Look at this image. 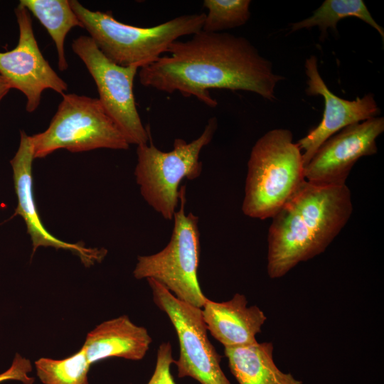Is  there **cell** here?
Instances as JSON below:
<instances>
[{"mask_svg":"<svg viewBox=\"0 0 384 384\" xmlns=\"http://www.w3.org/2000/svg\"><path fill=\"white\" fill-rule=\"evenodd\" d=\"M167 53L139 70L140 83L195 97L209 107L218 105L212 89L248 91L274 101L277 84L285 79L247 38L225 32L201 30L187 41L173 42Z\"/></svg>","mask_w":384,"mask_h":384,"instance_id":"cell-1","label":"cell"},{"mask_svg":"<svg viewBox=\"0 0 384 384\" xmlns=\"http://www.w3.org/2000/svg\"><path fill=\"white\" fill-rule=\"evenodd\" d=\"M245 295L235 294L226 302H216L207 298L201 308L207 329L225 348L256 343V336L267 320L257 306H247Z\"/></svg>","mask_w":384,"mask_h":384,"instance_id":"cell-14","label":"cell"},{"mask_svg":"<svg viewBox=\"0 0 384 384\" xmlns=\"http://www.w3.org/2000/svg\"><path fill=\"white\" fill-rule=\"evenodd\" d=\"M70 6L100 50L122 66L139 68L167 53L180 37L202 30L205 13L184 14L151 27H138L119 22L111 12L94 11L77 0Z\"/></svg>","mask_w":384,"mask_h":384,"instance_id":"cell-3","label":"cell"},{"mask_svg":"<svg viewBox=\"0 0 384 384\" xmlns=\"http://www.w3.org/2000/svg\"><path fill=\"white\" fill-rule=\"evenodd\" d=\"M11 90L9 85L0 75V102Z\"/></svg>","mask_w":384,"mask_h":384,"instance_id":"cell-23","label":"cell"},{"mask_svg":"<svg viewBox=\"0 0 384 384\" xmlns=\"http://www.w3.org/2000/svg\"><path fill=\"white\" fill-rule=\"evenodd\" d=\"M34 159L31 137L24 131L20 132L18 148L10 161L13 171L14 188L18 205L14 216L23 218L32 242V255L39 247H53L71 251L80 257L86 267L100 262L107 255L105 248H87L83 243H69L51 235L41 223L36 206L32 178V164Z\"/></svg>","mask_w":384,"mask_h":384,"instance_id":"cell-13","label":"cell"},{"mask_svg":"<svg viewBox=\"0 0 384 384\" xmlns=\"http://www.w3.org/2000/svg\"><path fill=\"white\" fill-rule=\"evenodd\" d=\"M26 7L46 28L58 53V65L65 71L68 64L65 53V41L74 27L82 28L68 0H21Z\"/></svg>","mask_w":384,"mask_h":384,"instance_id":"cell-17","label":"cell"},{"mask_svg":"<svg viewBox=\"0 0 384 384\" xmlns=\"http://www.w3.org/2000/svg\"><path fill=\"white\" fill-rule=\"evenodd\" d=\"M146 280L154 302L166 314L177 334L178 377H191L201 384H231L220 367L221 356L208 338L201 309L178 299L156 280Z\"/></svg>","mask_w":384,"mask_h":384,"instance_id":"cell-8","label":"cell"},{"mask_svg":"<svg viewBox=\"0 0 384 384\" xmlns=\"http://www.w3.org/2000/svg\"><path fill=\"white\" fill-rule=\"evenodd\" d=\"M302 151L287 129H274L252 148L247 162L243 213L272 218L306 181Z\"/></svg>","mask_w":384,"mask_h":384,"instance_id":"cell-4","label":"cell"},{"mask_svg":"<svg viewBox=\"0 0 384 384\" xmlns=\"http://www.w3.org/2000/svg\"><path fill=\"white\" fill-rule=\"evenodd\" d=\"M152 342L148 331L123 315L90 331L81 347L90 365L110 358L142 360Z\"/></svg>","mask_w":384,"mask_h":384,"instance_id":"cell-15","label":"cell"},{"mask_svg":"<svg viewBox=\"0 0 384 384\" xmlns=\"http://www.w3.org/2000/svg\"><path fill=\"white\" fill-rule=\"evenodd\" d=\"M304 67L307 77L306 94L321 96L324 110L320 123L297 143L302 154L304 166L329 137L348 126L378 117L380 113L371 93L353 100H344L334 94L319 74L315 55L306 60Z\"/></svg>","mask_w":384,"mask_h":384,"instance_id":"cell-12","label":"cell"},{"mask_svg":"<svg viewBox=\"0 0 384 384\" xmlns=\"http://www.w3.org/2000/svg\"><path fill=\"white\" fill-rule=\"evenodd\" d=\"M272 342L225 348L230 372L239 384H303L276 366Z\"/></svg>","mask_w":384,"mask_h":384,"instance_id":"cell-16","label":"cell"},{"mask_svg":"<svg viewBox=\"0 0 384 384\" xmlns=\"http://www.w3.org/2000/svg\"><path fill=\"white\" fill-rule=\"evenodd\" d=\"M71 46L93 78L102 105L128 143L137 146L146 144L151 132L142 124L133 92L139 67L122 66L111 61L89 36L74 39Z\"/></svg>","mask_w":384,"mask_h":384,"instance_id":"cell-9","label":"cell"},{"mask_svg":"<svg viewBox=\"0 0 384 384\" xmlns=\"http://www.w3.org/2000/svg\"><path fill=\"white\" fill-rule=\"evenodd\" d=\"M186 190L185 185L179 188L180 207L173 218L170 241L157 253L138 256L133 274L137 279H154L178 299L201 309L207 298L198 279V217L191 212L186 213Z\"/></svg>","mask_w":384,"mask_h":384,"instance_id":"cell-7","label":"cell"},{"mask_svg":"<svg viewBox=\"0 0 384 384\" xmlns=\"http://www.w3.org/2000/svg\"><path fill=\"white\" fill-rule=\"evenodd\" d=\"M62 97L48 127L30 136L34 159L60 149L70 152L129 149L130 144L99 99L74 93Z\"/></svg>","mask_w":384,"mask_h":384,"instance_id":"cell-6","label":"cell"},{"mask_svg":"<svg viewBox=\"0 0 384 384\" xmlns=\"http://www.w3.org/2000/svg\"><path fill=\"white\" fill-rule=\"evenodd\" d=\"M31 370L30 360L16 353L11 366L0 373V383L8 380H16L23 384H33L35 379L28 375Z\"/></svg>","mask_w":384,"mask_h":384,"instance_id":"cell-22","label":"cell"},{"mask_svg":"<svg viewBox=\"0 0 384 384\" xmlns=\"http://www.w3.org/2000/svg\"><path fill=\"white\" fill-rule=\"evenodd\" d=\"M217 128V118L212 117L197 139L186 142L176 138L173 149L169 151L156 148L151 136L149 144L137 146L136 182L144 201L165 220H173L176 211L181 182L200 176L202 172L200 154L212 141Z\"/></svg>","mask_w":384,"mask_h":384,"instance_id":"cell-5","label":"cell"},{"mask_svg":"<svg viewBox=\"0 0 384 384\" xmlns=\"http://www.w3.org/2000/svg\"><path fill=\"white\" fill-rule=\"evenodd\" d=\"M250 0H204L208 10L202 31L220 33L245 24L250 18Z\"/></svg>","mask_w":384,"mask_h":384,"instance_id":"cell-20","label":"cell"},{"mask_svg":"<svg viewBox=\"0 0 384 384\" xmlns=\"http://www.w3.org/2000/svg\"><path fill=\"white\" fill-rule=\"evenodd\" d=\"M353 212L346 184L321 186L305 181L272 218L267 242V274L280 278L321 254Z\"/></svg>","mask_w":384,"mask_h":384,"instance_id":"cell-2","label":"cell"},{"mask_svg":"<svg viewBox=\"0 0 384 384\" xmlns=\"http://www.w3.org/2000/svg\"><path fill=\"white\" fill-rule=\"evenodd\" d=\"M90 366L82 348L63 359L41 358L35 361L43 384H89Z\"/></svg>","mask_w":384,"mask_h":384,"instance_id":"cell-19","label":"cell"},{"mask_svg":"<svg viewBox=\"0 0 384 384\" xmlns=\"http://www.w3.org/2000/svg\"><path fill=\"white\" fill-rule=\"evenodd\" d=\"M356 17L375 28L384 41V30L371 16L362 0H325L309 17L292 24L291 31L317 26L321 36H326L328 28L337 31L338 22L347 17Z\"/></svg>","mask_w":384,"mask_h":384,"instance_id":"cell-18","label":"cell"},{"mask_svg":"<svg viewBox=\"0 0 384 384\" xmlns=\"http://www.w3.org/2000/svg\"><path fill=\"white\" fill-rule=\"evenodd\" d=\"M384 118L375 117L348 126L326 140L304 168L305 180L321 186H339L361 157L377 153L376 139Z\"/></svg>","mask_w":384,"mask_h":384,"instance_id":"cell-11","label":"cell"},{"mask_svg":"<svg viewBox=\"0 0 384 384\" xmlns=\"http://www.w3.org/2000/svg\"><path fill=\"white\" fill-rule=\"evenodd\" d=\"M14 12L18 26V41L14 49L0 52V75L11 89H16L25 95L26 110L33 112L38 107L45 90L63 95L68 85L41 53L30 12L21 4Z\"/></svg>","mask_w":384,"mask_h":384,"instance_id":"cell-10","label":"cell"},{"mask_svg":"<svg viewBox=\"0 0 384 384\" xmlns=\"http://www.w3.org/2000/svg\"><path fill=\"white\" fill-rule=\"evenodd\" d=\"M174 361L171 343H162L157 350L154 373L147 384H176L171 373V366Z\"/></svg>","mask_w":384,"mask_h":384,"instance_id":"cell-21","label":"cell"}]
</instances>
